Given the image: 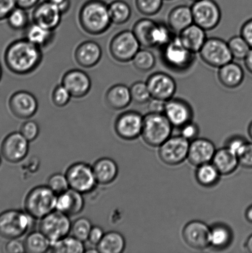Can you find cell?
<instances>
[{
	"label": "cell",
	"mask_w": 252,
	"mask_h": 253,
	"mask_svg": "<svg viewBox=\"0 0 252 253\" xmlns=\"http://www.w3.org/2000/svg\"><path fill=\"white\" fill-rule=\"evenodd\" d=\"M173 127L164 114L149 113L143 119L142 135L148 145L157 147L171 136Z\"/></svg>",
	"instance_id": "cell-6"
},
{
	"label": "cell",
	"mask_w": 252,
	"mask_h": 253,
	"mask_svg": "<svg viewBox=\"0 0 252 253\" xmlns=\"http://www.w3.org/2000/svg\"><path fill=\"white\" fill-rule=\"evenodd\" d=\"M86 248L84 242L72 235H68L60 240L52 243L49 252L55 253H83Z\"/></svg>",
	"instance_id": "cell-35"
},
{
	"label": "cell",
	"mask_w": 252,
	"mask_h": 253,
	"mask_svg": "<svg viewBox=\"0 0 252 253\" xmlns=\"http://www.w3.org/2000/svg\"><path fill=\"white\" fill-rule=\"evenodd\" d=\"M174 32L168 25L162 22H156L153 29L151 43L152 48L162 49L174 37Z\"/></svg>",
	"instance_id": "cell-38"
},
{
	"label": "cell",
	"mask_w": 252,
	"mask_h": 253,
	"mask_svg": "<svg viewBox=\"0 0 252 253\" xmlns=\"http://www.w3.org/2000/svg\"><path fill=\"white\" fill-rule=\"evenodd\" d=\"M5 252L8 253H26L24 242L19 239H11L4 247Z\"/></svg>",
	"instance_id": "cell-52"
},
{
	"label": "cell",
	"mask_w": 252,
	"mask_h": 253,
	"mask_svg": "<svg viewBox=\"0 0 252 253\" xmlns=\"http://www.w3.org/2000/svg\"><path fill=\"white\" fill-rule=\"evenodd\" d=\"M46 184L57 195L66 192L70 188L66 174L61 173H55L49 176Z\"/></svg>",
	"instance_id": "cell-45"
},
{
	"label": "cell",
	"mask_w": 252,
	"mask_h": 253,
	"mask_svg": "<svg viewBox=\"0 0 252 253\" xmlns=\"http://www.w3.org/2000/svg\"><path fill=\"white\" fill-rule=\"evenodd\" d=\"M133 66L137 71L147 73L151 71L156 64L154 54L148 48L140 49L132 59Z\"/></svg>",
	"instance_id": "cell-39"
},
{
	"label": "cell",
	"mask_w": 252,
	"mask_h": 253,
	"mask_svg": "<svg viewBox=\"0 0 252 253\" xmlns=\"http://www.w3.org/2000/svg\"><path fill=\"white\" fill-rule=\"evenodd\" d=\"M191 7L194 23L205 31H212L220 23V7L215 0H198Z\"/></svg>",
	"instance_id": "cell-10"
},
{
	"label": "cell",
	"mask_w": 252,
	"mask_h": 253,
	"mask_svg": "<svg viewBox=\"0 0 252 253\" xmlns=\"http://www.w3.org/2000/svg\"><path fill=\"white\" fill-rule=\"evenodd\" d=\"M245 247L248 252L252 253V234L247 239Z\"/></svg>",
	"instance_id": "cell-59"
},
{
	"label": "cell",
	"mask_w": 252,
	"mask_h": 253,
	"mask_svg": "<svg viewBox=\"0 0 252 253\" xmlns=\"http://www.w3.org/2000/svg\"><path fill=\"white\" fill-rule=\"evenodd\" d=\"M248 132L249 135L250 136V137L251 138L252 140V121L250 125H249V128H248Z\"/></svg>",
	"instance_id": "cell-61"
},
{
	"label": "cell",
	"mask_w": 252,
	"mask_h": 253,
	"mask_svg": "<svg viewBox=\"0 0 252 253\" xmlns=\"http://www.w3.org/2000/svg\"><path fill=\"white\" fill-rule=\"evenodd\" d=\"M228 44L233 59L238 61H244L252 49L251 46L241 36L231 37Z\"/></svg>",
	"instance_id": "cell-41"
},
{
	"label": "cell",
	"mask_w": 252,
	"mask_h": 253,
	"mask_svg": "<svg viewBox=\"0 0 252 253\" xmlns=\"http://www.w3.org/2000/svg\"><path fill=\"white\" fill-rule=\"evenodd\" d=\"M191 1L194 2V1H198V0H191Z\"/></svg>",
	"instance_id": "cell-64"
},
{
	"label": "cell",
	"mask_w": 252,
	"mask_h": 253,
	"mask_svg": "<svg viewBox=\"0 0 252 253\" xmlns=\"http://www.w3.org/2000/svg\"><path fill=\"white\" fill-rule=\"evenodd\" d=\"M241 36L246 40L252 48V18L248 20L242 26Z\"/></svg>",
	"instance_id": "cell-55"
},
{
	"label": "cell",
	"mask_w": 252,
	"mask_h": 253,
	"mask_svg": "<svg viewBox=\"0 0 252 253\" xmlns=\"http://www.w3.org/2000/svg\"><path fill=\"white\" fill-rule=\"evenodd\" d=\"M164 115L173 126L181 127L193 118L192 106L184 99L173 98L166 101Z\"/></svg>",
	"instance_id": "cell-20"
},
{
	"label": "cell",
	"mask_w": 252,
	"mask_h": 253,
	"mask_svg": "<svg viewBox=\"0 0 252 253\" xmlns=\"http://www.w3.org/2000/svg\"><path fill=\"white\" fill-rule=\"evenodd\" d=\"M1 155H0V165H1Z\"/></svg>",
	"instance_id": "cell-63"
},
{
	"label": "cell",
	"mask_w": 252,
	"mask_h": 253,
	"mask_svg": "<svg viewBox=\"0 0 252 253\" xmlns=\"http://www.w3.org/2000/svg\"><path fill=\"white\" fill-rule=\"evenodd\" d=\"M140 49L139 42L130 30H124L116 34L110 40L108 46L112 58L120 63L132 61Z\"/></svg>",
	"instance_id": "cell-7"
},
{
	"label": "cell",
	"mask_w": 252,
	"mask_h": 253,
	"mask_svg": "<svg viewBox=\"0 0 252 253\" xmlns=\"http://www.w3.org/2000/svg\"><path fill=\"white\" fill-rule=\"evenodd\" d=\"M71 189L82 194L93 192L97 186L92 166L84 162H77L69 166L65 173Z\"/></svg>",
	"instance_id": "cell-8"
},
{
	"label": "cell",
	"mask_w": 252,
	"mask_h": 253,
	"mask_svg": "<svg viewBox=\"0 0 252 253\" xmlns=\"http://www.w3.org/2000/svg\"><path fill=\"white\" fill-rule=\"evenodd\" d=\"M199 53L204 63L212 68L218 69L233 60L228 42L217 37L207 38Z\"/></svg>",
	"instance_id": "cell-9"
},
{
	"label": "cell",
	"mask_w": 252,
	"mask_h": 253,
	"mask_svg": "<svg viewBox=\"0 0 252 253\" xmlns=\"http://www.w3.org/2000/svg\"><path fill=\"white\" fill-rule=\"evenodd\" d=\"M111 22L112 24L121 26L125 24L132 17V8L123 0H114L108 4Z\"/></svg>",
	"instance_id": "cell-36"
},
{
	"label": "cell",
	"mask_w": 252,
	"mask_h": 253,
	"mask_svg": "<svg viewBox=\"0 0 252 253\" xmlns=\"http://www.w3.org/2000/svg\"><path fill=\"white\" fill-rule=\"evenodd\" d=\"M243 68L233 61L218 68V79L224 87L234 89L239 87L244 79Z\"/></svg>",
	"instance_id": "cell-27"
},
{
	"label": "cell",
	"mask_w": 252,
	"mask_h": 253,
	"mask_svg": "<svg viewBox=\"0 0 252 253\" xmlns=\"http://www.w3.org/2000/svg\"><path fill=\"white\" fill-rule=\"evenodd\" d=\"M8 105L12 115L20 120H29L36 115L38 110V102L36 96L26 90L17 91L12 94Z\"/></svg>",
	"instance_id": "cell-15"
},
{
	"label": "cell",
	"mask_w": 252,
	"mask_h": 253,
	"mask_svg": "<svg viewBox=\"0 0 252 253\" xmlns=\"http://www.w3.org/2000/svg\"><path fill=\"white\" fill-rule=\"evenodd\" d=\"M26 253H44L49 252L51 242L39 230L29 233L24 240Z\"/></svg>",
	"instance_id": "cell-34"
},
{
	"label": "cell",
	"mask_w": 252,
	"mask_h": 253,
	"mask_svg": "<svg viewBox=\"0 0 252 253\" xmlns=\"http://www.w3.org/2000/svg\"><path fill=\"white\" fill-rule=\"evenodd\" d=\"M233 240L231 230L223 224H217L211 228L210 247L216 250H223L229 247Z\"/></svg>",
	"instance_id": "cell-32"
},
{
	"label": "cell",
	"mask_w": 252,
	"mask_h": 253,
	"mask_svg": "<svg viewBox=\"0 0 252 253\" xmlns=\"http://www.w3.org/2000/svg\"><path fill=\"white\" fill-rule=\"evenodd\" d=\"M7 24L14 31H24L31 21L27 10L16 6L7 18Z\"/></svg>",
	"instance_id": "cell-40"
},
{
	"label": "cell",
	"mask_w": 252,
	"mask_h": 253,
	"mask_svg": "<svg viewBox=\"0 0 252 253\" xmlns=\"http://www.w3.org/2000/svg\"><path fill=\"white\" fill-rule=\"evenodd\" d=\"M125 247L123 235L117 231H110L105 233L96 249L100 253H121L124 251Z\"/></svg>",
	"instance_id": "cell-31"
},
{
	"label": "cell",
	"mask_w": 252,
	"mask_h": 253,
	"mask_svg": "<svg viewBox=\"0 0 252 253\" xmlns=\"http://www.w3.org/2000/svg\"><path fill=\"white\" fill-rule=\"evenodd\" d=\"M156 22L154 20L143 18L138 20L133 26L132 32L143 48H152L151 37Z\"/></svg>",
	"instance_id": "cell-33"
},
{
	"label": "cell",
	"mask_w": 252,
	"mask_h": 253,
	"mask_svg": "<svg viewBox=\"0 0 252 253\" xmlns=\"http://www.w3.org/2000/svg\"><path fill=\"white\" fill-rule=\"evenodd\" d=\"M246 218L247 220L252 224V205L247 209L246 211Z\"/></svg>",
	"instance_id": "cell-58"
},
{
	"label": "cell",
	"mask_w": 252,
	"mask_h": 253,
	"mask_svg": "<svg viewBox=\"0 0 252 253\" xmlns=\"http://www.w3.org/2000/svg\"><path fill=\"white\" fill-rule=\"evenodd\" d=\"M220 173L213 163H206L198 166L196 176L200 185L206 187H211L216 185L219 179Z\"/></svg>",
	"instance_id": "cell-37"
},
{
	"label": "cell",
	"mask_w": 252,
	"mask_h": 253,
	"mask_svg": "<svg viewBox=\"0 0 252 253\" xmlns=\"http://www.w3.org/2000/svg\"><path fill=\"white\" fill-rule=\"evenodd\" d=\"M103 57V50L100 44L93 41L81 42L74 52L76 63L83 68H93L100 63Z\"/></svg>",
	"instance_id": "cell-21"
},
{
	"label": "cell",
	"mask_w": 252,
	"mask_h": 253,
	"mask_svg": "<svg viewBox=\"0 0 252 253\" xmlns=\"http://www.w3.org/2000/svg\"><path fill=\"white\" fill-rule=\"evenodd\" d=\"M43 59L42 49L25 38L12 42L4 54L7 68L19 76L33 73L40 66Z\"/></svg>",
	"instance_id": "cell-1"
},
{
	"label": "cell",
	"mask_w": 252,
	"mask_h": 253,
	"mask_svg": "<svg viewBox=\"0 0 252 253\" xmlns=\"http://www.w3.org/2000/svg\"><path fill=\"white\" fill-rule=\"evenodd\" d=\"M248 143V141L246 140L245 138L241 137V136H236L228 141L226 148H228L234 155L239 157Z\"/></svg>",
	"instance_id": "cell-48"
},
{
	"label": "cell",
	"mask_w": 252,
	"mask_h": 253,
	"mask_svg": "<svg viewBox=\"0 0 252 253\" xmlns=\"http://www.w3.org/2000/svg\"><path fill=\"white\" fill-rule=\"evenodd\" d=\"M244 62L247 70L252 74V48L249 51L246 58L244 59Z\"/></svg>",
	"instance_id": "cell-57"
},
{
	"label": "cell",
	"mask_w": 252,
	"mask_h": 253,
	"mask_svg": "<svg viewBox=\"0 0 252 253\" xmlns=\"http://www.w3.org/2000/svg\"><path fill=\"white\" fill-rule=\"evenodd\" d=\"M72 96L63 84L56 85L51 94L52 102L58 108H64L70 102Z\"/></svg>",
	"instance_id": "cell-46"
},
{
	"label": "cell",
	"mask_w": 252,
	"mask_h": 253,
	"mask_svg": "<svg viewBox=\"0 0 252 253\" xmlns=\"http://www.w3.org/2000/svg\"><path fill=\"white\" fill-rule=\"evenodd\" d=\"M143 119L144 116L135 111L120 114L114 123L115 133L123 140H135L142 135Z\"/></svg>",
	"instance_id": "cell-13"
},
{
	"label": "cell",
	"mask_w": 252,
	"mask_h": 253,
	"mask_svg": "<svg viewBox=\"0 0 252 253\" xmlns=\"http://www.w3.org/2000/svg\"><path fill=\"white\" fill-rule=\"evenodd\" d=\"M105 233L102 227L98 225H93L89 234L87 241L94 246H97L103 239Z\"/></svg>",
	"instance_id": "cell-51"
},
{
	"label": "cell",
	"mask_w": 252,
	"mask_h": 253,
	"mask_svg": "<svg viewBox=\"0 0 252 253\" xmlns=\"http://www.w3.org/2000/svg\"><path fill=\"white\" fill-rule=\"evenodd\" d=\"M212 162L221 175L231 174L239 165L238 156L226 147L216 151Z\"/></svg>",
	"instance_id": "cell-30"
},
{
	"label": "cell",
	"mask_w": 252,
	"mask_h": 253,
	"mask_svg": "<svg viewBox=\"0 0 252 253\" xmlns=\"http://www.w3.org/2000/svg\"><path fill=\"white\" fill-rule=\"evenodd\" d=\"M103 0H87L78 12V22L86 34L98 36L110 29L111 22L108 6Z\"/></svg>",
	"instance_id": "cell-2"
},
{
	"label": "cell",
	"mask_w": 252,
	"mask_h": 253,
	"mask_svg": "<svg viewBox=\"0 0 252 253\" xmlns=\"http://www.w3.org/2000/svg\"><path fill=\"white\" fill-rule=\"evenodd\" d=\"M2 76V69L1 63H0V81H1Z\"/></svg>",
	"instance_id": "cell-62"
},
{
	"label": "cell",
	"mask_w": 252,
	"mask_h": 253,
	"mask_svg": "<svg viewBox=\"0 0 252 253\" xmlns=\"http://www.w3.org/2000/svg\"><path fill=\"white\" fill-rule=\"evenodd\" d=\"M29 143L20 131L9 133L1 143V153L2 157L9 163L21 162L28 155Z\"/></svg>",
	"instance_id": "cell-14"
},
{
	"label": "cell",
	"mask_w": 252,
	"mask_h": 253,
	"mask_svg": "<svg viewBox=\"0 0 252 253\" xmlns=\"http://www.w3.org/2000/svg\"><path fill=\"white\" fill-rule=\"evenodd\" d=\"M210 232L211 227L206 223L201 220H192L185 225L182 237L190 247L202 250L210 247Z\"/></svg>",
	"instance_id": "cell-19"
},
{
	"label": "cell",
	"mask_w": 252,
	"mask_h": 253,
	"mask_svg": "<svg viewBox=\"0 0 252 253\" xmlns=\"http://www.w3.org/2000/svg\"><path fill=\"white\" fill-rule=\"evenodd\" d=\"M40 0H16V6L28 10L34 8Z\"/></svg>",
	"instance_id": "cell-56"
},
{
	"label": "cell",
	"mask_w": 252,
	"mask_h": 253,
	"mask_svg": "<svg viewBox=\"0 0 252 253\" xmlns=\"http://www.w3.org/2000/svg\"><path fill=\"white\" fill-rule=\"evenodd\" d=\"M63 16L58 5L43 0L34 7L32 19L35 23L55 31L61 24Z\"/></svg>",
	"instance_id": "cell-18"
},
{
	"label": "cell",
	"mask_w": 252,
	"mask_h": 253,
	"mask_svg": "<svg viewBox=\"0 0 252 253\" xmlns=\"http://www.w3.org/2000/svg\"><path fill=\"white\" fill-rule=\"evenodd\" d=\"M105 102L111 110H125L132 102L130 87L122 84H115L110 86L106 91Z\"/></svg>",
	"instance_id": "cell-24"
},
{
	"label": "cell",
	"mask_w": 252,
	"mask_h": 253,
	"mask_svg": "<svg viewBox=\"0 0 252 253\" xmlns=\"http://www.w3.org/2000/svg\"><path fill=\"white\" fill-rule=\"evenodd\" d=\"M162 49V61L167 68L175 73H183L193 66L196 54L182 43L178 35Z\"/></svg>",
	"instance_id": "cell-4"
},
{
	"label": "cell",
	"mask_w": 252,
	"mask_h": 253,
	"mask_svg": "<svg viewBox=\"0 0 252 253\" xmlns=\"http://www.w3.org/2000/svg\"><path fill=\"white\" fill-rule=\"evenodd\" d=\"M24 31V38L41 49L53 43L55 32L31 22Z\"/></svg>",
	"instance_id": "cell-29"
},
{
	"label": "cell",
	"mask_w": 252,
	"mask_h": 253,
	"mask_svg": "<svg viewBox=\"0 0 252 253\" xmlns=\"http://www.w3.org/2000/svg\"><path fill=\"white\" fill-rule=\"evenodd\" d=\"M98 184L106 185L114 182L118 174L117 164L112 159H99L92 166Z\"/></svg>",
	"instance_id": "cell-26"
},
{
	"label": "cell",
	"mask_w": 252,
	"mask_h": 253,
	"mask_svg": "<svg viewBox=\"0 0 252 253\" xmlns=\"http://www.w3.org/2000/svg\"><path fill=\"white\" fill-rule=\"evenodd\" d=\"M57 197L47 185H38L27 193L24 200L25 211L35 219L40 220L56 210Z\"/></svg>",
	"instance_id": "cell-3"
},
{
	"label": "cell",
	"mask_w": 252,
	"mask_h": 253,
	"mask_svg": "<svg viewBox=\"0 0 252 253\" xmlns=\"http://www.w3.org/2000/svg\"><path fill=\"white\" fill-rule=\"evenodd\" d=\"M182 43L195 54L199 53L207 37L206 31L196 24H192L178 35Z\"/></svg>",
	"instance_id": "cell-28"
},
{
	"label": "cell",
	"mask_w": 252,
	"mask_h": 253,
	"mask_svg": "<svg viewBox=\"0 0 252 253\" xmlns=\"http://www.w3.org/2000/svg\"><path fill=\"white\" fill-rule=\"evenodd\" d=\"M146 84L152 98L167 101L174 97L177 85L171 76L157 72L147 78Z\"/></svg>",
	"instance_id": "cell-16"
},
{
	"label": "cell",
	"mask_w": 252,
	"mask_h": 253,
	"mask_svg": "<svg viewBox=\"0 0 252 253\" xmlns=\"http://www.w3.org/2000/svg\"><path fill=\"white\" fill-rule=\"evenodd\" d=\"M238 158L239 165L244 168L252 169V143L248 142Z\"/></svg>",
	"instance_id": "cell-50"
},
{
	"label": "cell",
	"mask_w": 252,
	"mask_h": 253,
	"mask_svg": "<svg viewBox=\"0 0 252 253\" xmlns=\"http://www.w3.org/2000/svg\"><path fill=\"white\" fill-rule=\"evenodd\" d=\"M147 108L150 113L164 114L166 101L152 98L148 101Z\"/></svg>",
	"instance_id": "cell-54"
},
{
	"label": "cell",
	"mask_w": 252,
	"mask_h": 253,
	"mask_svg": "<svg viewBox=\"0 0 252 253\" xmlns=\"http://www.w3.org/2000/svg\"><path fill=\"white\" fill-rule=\"evenodd\" d=\"M72 222L69 215L54 210L39 220V230L52 243L68 236Z\"/></svg>",
	"instance_id": "cell-11"
},
{
	"label": "cell",
	"mask_w": 252,
	"mask_h": 253,
	"mask_svg": "<svg viewBox=\"0 0 252 253\" xmlns=\"http://www.w3.org/2000/svg\"><path fill=\"white\" fill-rule=\"evenodd\" d=\"M83 194L71 188L58 195L56 210L69 217L74 216L83 211L85 208Z\"/></svg>",
	"instance_id": "cell-23"
},
{
	"label": "cell",
	"mask_w": 252,
	"mask_h": 253,
	"mask_svg": "<svg viewBox=\"0 0 252 253\" xmlns=\"http://www.w3.org/2000/svg\"><path fill=\"white\" fill-rule=\"evenodd\" d=\"M93 225L91 220L87 217L78 218L72 223L71 235L83 242L87 241Z\"/></svg>",
	"instance_id": "cell-42"
},
{
	"label": "cell",
	"mask_w": 252,
	"mask_h": 253,
	"mask_svg": "<svg viewBox=\"0 0 252 253\" xmlns=\"http://www.w3.org/2000/svg\"><path fill=\"white\" fill-rule=\"evenodd\" d=\"M44 1L51 2L59 6V5L63 3L64 2H65L66 0H44Z\"/></svg>",
	"instance_id": "cell-60"
},
{
	"label": "cell",
	"mask_w": 252,
	"mask_h": 253,
	"mask_svg": "<svg viewBox=\"0 0 252 253\" xmlns=\"http://www.w3.org/2000/svg\"><path fill=\"white\" fill-rule=\"evenodd\" d=\"M19 131L29 142H31L38 137L40 129L36 121L27 120L22 124Z\"/></svg>",
	"instance_id": "cell-47"
},
{
	"label": "cell",
	"mask_w": 252,
	"mask_h": 253,
	"mask_svg": "<svg viewBox=\"0 0 252 253\" xmlns=\"http://www.w3.org/2000/svg\"><path fill=\"white\" fill-rule=\"evenodd\" d=\"M16 7V0H0V21L6 19Z\"/></svg>",
	"instance_id": "cell-53"
},
{
	"label": "cell",
	"mask_w": 252,
	"mask_h": 253,
	"mask_svg": "<svg viewBox=\"0 0 252 253\" xmlns=\"http://www.w3.org/2000/svg\"><path fill=\"white\" fill-rule=\"evenodd\" d=\"M193 23L191 7L187 5L174 7L168 15L167 25L177 35Z\"/></svg>",
	"instance_id": "cell-25"
},
{
	"label": "cell",
	"mask_w": 252,
	"mask_h": 253,
	"mask_svg": "<svg viewBox=\"0 0 252 253\" xmlns=\"http://www.w3.org/2000/svg\"><path fill=\"white\" fill-rule=\"evenodd\" d=\"M216 152V146L206 138H196L190 142L187 160L191 165L198 167L212 162Z\"/></svg>",
	"instance_id": "cell-22"
},
{
	"label": "cell",
	"mask_w": 252,
	"mask_h": 253,
	"mask_svg": "<svg viewBox=\"0 0 252 253\" xmlns=\"http://www.w3.org/2000/svg\"><path fill=\"white\" fill-rule=\"evenodd\" d=\"M189 144L190 141L181 135L170 136L160 146V158L167 165H180L187 158Z\"/></svg>",
	"instance_id": "cell-12"
},
{
	"label": "cell",
	"mask_w": 252,
	"mask_h": 253,
	"mask_svg": "<svg viewBox=\"0 0 252 253\" xmlns=\"http://www.w3.org/2000/svg\"><path fill=\"white\" fill-rule=\"evenodd\" d=\"M34 220L26 211H4L0 213V237L8 240L19 239L31 229Z\"/></svg>",
	"instance_id": "cell-5"
},
{
	"label": "cell",
	"mask_w": 252,
	"mask_h": 253,
	"mask_svg": "<svg viewBox=\"0 0 252 253\" xmlns=\"http://www.w3.org/2000/svg\"><path fill=\"white\" fill-rule=\"evenodd\" d=\"M164 0H135L137 9L145 16L157 14L162 9Z\"/></svg>",
	"instance_id": "cell-44"
},
{
	"label": "cell",
	"mask_w": 252,
	"mask_h": 253,
	"mask_svg": "<svg viewBox=\"0 0 252 253\" xmlns=\"http://www.w3.org/2000/svg\"><path fill=\"white\" fill-rule=\"evenodd\" d=\"M61 84L68 89L72 98L80 99L88 95L92 86L90 77L79 69H71L64 74Z\"/></svg>",
	"instance_id": "cell-17"
},
{
	"label": "cell",
	"mask_w": 252,
	"mask_h": 253,
	"mask_svg": "<svg viewBox=\"0 0 252 253\" xmlns=\"http://www.w3.org/2000/svg\"><path fill=\"white\" fill-rule=\"evenodd\" d=\"M130 90L132 101L138 105L147 103L152 98L146 82H136L131 85Z\"/></svg>",
	"instance_id": "cell-43"
},
{
	"label": "cell",
	"mask_w": 252,
	"mask_h": 253,
	"mask_svg": "<svg viewBox=\"0 0 252 253\" xmlns=\"http://www.w3.org/2000/svg\"><path fill=\"white\" fill-rule=\"evenodd\" d=\"M181 135L187 140H193L198 135L199 129L198 126L192 121L181 126Z\"/></svg>",
	"instance_id": "cell-49"
}]
</instances>
